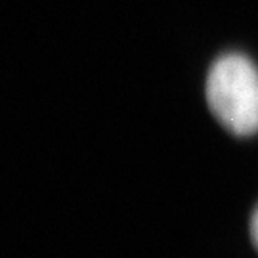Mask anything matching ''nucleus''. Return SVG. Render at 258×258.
Instances as JSON below:
<instances>
[{
  "instance_id": "1",
  "label": "nucleus",
  "mask_w": 258,
  "mask_h": 258,
  "mask_svg": "<svg viewBox=\"0 0 258 258\" xmlns=\"http://www.w3.org/2000/svg\"><path fill=\"white\" fill-rule=\"evenodd\" d=\"M207 103L212 115L235 136L258 132V69L249 57L226 54L207 77Z\"/></svg>"
},
{
  "instance_id": "2",
  "label": "nucleus",
  "mask_w": 258,
  "mask_h": 258,
  "mask_svg": "<svg viewBox=\"0 0 258 258\" xmlns=\"http://www.w3.org/2000/svg\"><path fill=\"white\" fill-rule=\"evenodd\" d=\"M250 239H252L254 247L258 249V207L256 211L252 212V216H250Z\"/></svg>"
}]
</instances>
